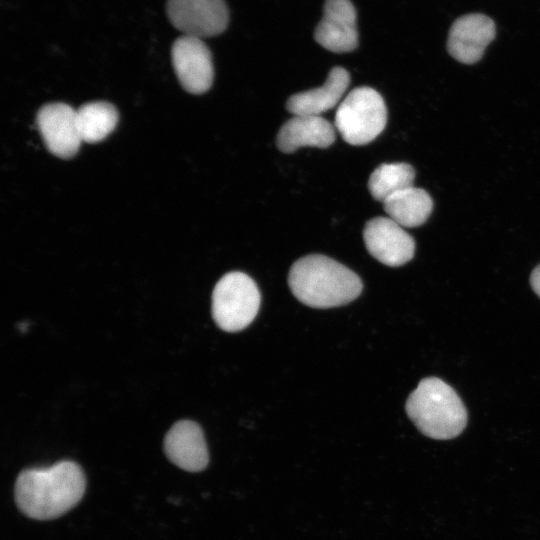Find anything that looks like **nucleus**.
<instances>
[{
	"mask_svg": "<svg viewBox=\"0 0 540 540\" xmlns=\"http://www.w3.org/2000/svg\"><path fill=\"white\" fill-rule=\"evenodd\" d=\"M85 487L81 467L65 460L47 468L23 470L15 483V501L26 516L50 520L73 508L82 498Z\"/></svg>",
	"mask_w": 540,
	"mask_h": 540,
	"instance_id": "1",
	"label": "nucleus"
},
{
	"mask_svg": "<svg viewBox=\"0 0 540 540\" xmlns=\"http://www.w3.org/2000/svg\"><path fill=\"white\" fill-rule=\"evenodd\" d=\"M288 283L300 302L314 308L345 305L362 291V281L356 273L319 254L298 259L291 266Z\"/></svg>",
	"mask_w": 540,
	"mask_h": 540,
	"instance_id": "2",
	"label": "nucleus"
},
{
	"mask_svg": "<svg viewBox=\"0 0 540 540\" xmlns=\"http://www.w3.org/2000/svg\"><path fill=\"white\" fill-rule=\"evenodd\" d=\"M406 413L426 436L447 440L467 423L466 408L454 389L437 377L422 379L406 401Z\"/></svg>",
	"mask_w": 540,
	"mask_h": 540,
	"instance_id": "3",
	"label": "nucleus"
},
{
	"mask_svg": "<svg viewBox=\"0 0 540 540\" xmlns=\"http://www.w3.org/2000/svg\"><path fill=\"white\" fill-rule=\"evenodd\" d=\"M387 110L382 96L370 87L353 89L338 105L335 127L351 145L373 141L385 128Z\"/></svg>",
	"mask_w": 540,
	"mask_h": 540,
	"instance_id": "4",
	"label": "nucleus"
},
{
	"mask_svg": "<svg viewBox=\"0 0 540 540\" xmlns=\"http://www.w3.org/2000/svg\"><path fill=\"white\" fill-rule=\"evenodd\" d=\"M260 299L259 289L251 277L238 271L229 272L214 287L213 319L224 331H240L255 318Z\"/></svg>",
	"mask_w": 540,
	"mask_h": 540,
	"instance_id": "5",
	"label": "nucleus"
},
{
	"mask_svg": "<svg viewBox=\"0 0 540 540\" xmlns=\"http://www.w3.org/2000/svg\"><path fill=\"white\" fill-rule=\"evenodd\" d=\"M166 11L175 28L200 39L221 34L229 22L225 0H168Z\"/></svg>",
	"mask_w": 540,
	"mask_h": 540,
	"instance_id": "6",
	"label": "nucleus"
},
{
	"mask_svg": "<svg viewBox=\"0 0 540 540\" xmlns=\"http://www.w3.org/2000/svg\"><path fill=\"white\" fill-rule=\"evenodd\" d=\"M172 64L182 87L192 94H203L212 85V55L204 41L183 35L171 48Z\"/></svg>",
	"mask_w": 540,
	"mask_h": 540,
	"instance_id": "7",
	"label": "nucleus"
},
{
	"mask_svg": "<svg viewBox=\"0 0 540 540\" xmlns=\"http://www.w3.org/2000/svg\"><path fill=\"white\" fill-rule=\"evenodd\" d=\"M363 238L368 252L387 266L404 265L414 256V239L390 217L370 219L365 224Z\"/></svg>",
	"mask_w": 540,
	"mask_h": 540,
	"instance_id": "8",
	"label": "nucleus"
},
{
	"mask_svg": "<svg viewBox=\"0 0 540 540\" xmlns=\"http://www.w3.org/2000/svg\"><path fill=\"white\" fill-rule=\"evenodd\" d=\"M36 123L47 149L55 156L73 157L82 143L76 110L64 103L44 105L38 112Z\"/></svg>",
	"mask_w": 540,
	"mask_h": 540,
	"instance_id": "9",
	"label": "nucleus"
},
{
	"mask_svg": "<svg viewBox=\"0 0 540 540\" xmlns=\"http://www.w3.org/2000/svg\"><path fill=\"white\" fill-rule=\"evenodd\" d=\"M495 35V23L490 17L481 13L465 14L453 22L447 49L457 61L474 64L482 58Z\"/></svg>",
	"mask_w": 540,
	"mask_h": 540,
	"instance_id": "10",
	"label": "nucleus"
},
{
	"mask_svg": "<svg viewBox=\"0 0 540 540\" xmlns=\"http://www.w3.org/2000/svg\"><path fill=\"white\" fill-rule=\"evenodd\" d=\"M314 38L325 49L344 53L358 45L356 10L350 0H326Z\"/></svg>",
	"mask_w": 540,
	"mask_h": 540,
	"instance_id": "11",
	"label": "nucleus"
},
{
	"mask_svg": "<svg viewBox=\"0 0 540 540\" xmlns=\"http://www.w3.org/2000/svg\"><path fill=\"white\" fill-rule=\"evenodd\" d=\"M169 460L186 471L198 472L208 464V450L201 427L194 421L175 423L164 439Z\"/></svg>",
	"mask_w": 540,
	"mask_h": 540,
	"instance_id": "12",
	"label": "nucleus"
},
{
	"mask_svg": "<svg viewBox=\"0 0 540 540\" xmlns=\"http://www.w3.org/2000/svg\"><path fill=\"white\" fill-rule=\"evenodd\" d=\"M334 141V126L325 118L312 115H294L282 125L276 138L278 149L284 153L303 146L327 148Z\"/></svg>",
	"mask_w": 540,
	"mask_h": 540,
	"instance_id": "13",
	"label": "nucleus"
},
{
	"mask_svg": "<svg viewBox=\"0 0 540 540\" xmlns=\"http://www.w3.org/2000/svg\"><path fill=\"white\" fill-rule=\"evenodd\" d=\"M349 83V73L342 67H333L321 87L292 95L286 108L293 115L320 116L340 102Z\"/></svg>",
	"mask_w": 540,
	"mask_h": 540,
	"instance_id": "14",
	"label": "nucleus"
},
{
	"mask_svg": "<svg viewBox=\"0 0 540 540\" xmlns=\"http://www.w3.org/2000/svg\"><path fill=\"white\" fill-rule=\"evenodd\" d=\"M388 217L402 227L412 228L426 222L433 209L430 195L423 189L409 187L383 202Z\"/></svg>",
	"mask_w": 540,
	"mask_h": 540,
	"instance_id": "15",
	"label": "nucleus"
},
{
	"mask_svg": "<svg viewBox=\"0 0 540 540\" xmlns=\"http://www.w3.org/2000/svg\"><path fill=\"white\" fill-rule=\"evenodd\" d=\"M77 125L82 142L97 143L116 127L118 112L107 102H91L76 110Z\"/></svg>",
	"mask_w": 540,
	"mask_h": 540,
	"instance_id": "16",
	"label": "nucleus"
},
{
	"mask_svg": "<svg viewBox=\"0 0 540 540\" xmlns=\"http://www.w3.org/2000/svg\"><path fill=\"white\" fill-rule=\"evenodd\" d=\"M415 171L408 163H385L378 166L370 175L368 188L374 199H386L412 187Z\"/></svg>",
	"mask_w": 540,
	"mask_h": 540,
	"instance_id": "17",
	"label": "nucleus"
},
{
	"mask_svg": "<svg viewBox=\"0 0 540 540\" xmlns=\"http://www.w3.org/2000/svg\"><path fill=\"white\" fill-rule=\"evenodd\" d=\"M530 284L534 292L540 297V264L532 271Z\"/></svg>",
	"mask_w": 540,
	"mask_h": 540,
	"instance_id": "18",
	"label": "nucleus"
}]
</instances>
